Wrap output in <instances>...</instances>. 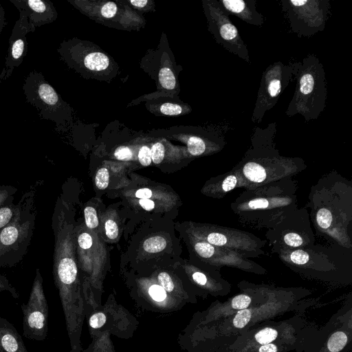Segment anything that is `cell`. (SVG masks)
Segmentation results:
<instances>
[{"label":"cell","mask_w":352,"mask_h":352,"mask_svg":"<svg viewBox=\"0 0 352 352\" xmlns=\"http://www.w3.org/2000/svg\"><path fill=\"white\" fill-rule=\"evenodd\" d=\"M309 200V217L316 230L351 249L348 232L352 219L351 183L337 173H329L312 186Z\"/></svg>","instance_id":"6da1fadb"},{"label":"cell","mask_w":352,"mask_h":352,"mask_svg":"<svg viewBox=\"0 0 352 352\" xmlns=\"http://www.w3.org/2000/svg\"><path fill=\"white\" fill-rule=\"evenodd\" d=\"M267 293L265 302L210 323L208 340L237 336L256 324L287 312L304 314L309 308L319 303L318 298H305L312 291L302 287L285 288L267 285Z\"/></svg>","instance_id":"7a4b0ae2"},{"label":"cell","mask_w":352,"mask_h":352,"mask_svg":"<svg viewBox=\"0 0 352 352\" xmlns=\"http://www.w3.org/2000/svg\"><path fill=\"white\" fill-rule=\"evenodd\" d=\"M276 133V122L254 129L250 148L235 166L243 180L244 188L292 178L307 168L302 158L280 154L274 142Z\"/></svg>","instance_id":"3957f363"},{"label":"cell","mask_w":352,"mask_h":352,"mask_svg":"<svg viewBox=\"0 0 352 352\" xmlns=\"http://www.w3.org/2000/svg\"><path fill=\"white\" fill-rule=\"evenodd\" d=\"M297 188L292 178L250 186L244 188L230 208L241 223L267 229L298 208Z\"/></svg>","instance_id":"277c9868"},{"label":"cell","mask_w":352,"mask_h":352,"mask_svg":"<svg viewBox=\"0 0 352 352\" xmlns=\"http://www.w3.org/2000/svg\"><path fill=\"white\" fill-rule=\"evenodd\" d=\"M351 249L338 243L329 246L315 245L305 249L280 251L276 254L292 271L301 276L331 285L352 283Z\"/></svg>","instance_id":"5b68a950"},{"label":"cell","mask_w":352,"mask_h":352,"mask_svg":"<svg viewBox=\"0 0 352 352\" xmlns=\"http://www.w3.org/2000/svg\"><path fill=\"white\" fill-rule=\"evenodd\" d=\"M41 181L26 191L17 204L12 221L0 230V267H12L28 252L35 228L36 193Z\"/></svg>","instance_id":"8992f818"},{"label":"cell","mask_w":352,"mask_h":352,"mask_svg":"<svg viewBox=\"0 0 352 352\" xmlns=\"http://www.w3.org/2000/svg\"><path fill=\"white\" fill-rule=\"evenodd\" d=\"M304 314H295L280 321L273 320L256 324L237 336L208 341L210 352H248L274 341L298 339V332L308 324Z\"/></svg>","instance_id":"52a82bcc"},{"label":"cell","mask_w":352,"mask_h":352,"mask_svg":"<svg viewBox=\"0 0 352 352\" xmlns=\"http://www.w3.org/2000/svg\"><path fill=\"white\" fill-rule=\"evenodd\" d=\"M296 78L298 83L287 108V116L300 114L305 121L316 120L324 111L327 99L324 69L314 55H308L299 62Z\"/></svg>","instance_id":"ba28073f"},{"label":"cell","mask_w":352,"mask_h":352,"mask_svg":"<svg viewBox=\"0 0 352 352\" xmlns=\"http://www.w3.org/2000/svg\"><path fill=\"white\" fill-rule=\"evenodd\" d=\"M296 352H351V295L322 327L308 323L298 332Z\"/></svg>","instance_id":"9c48e42d"},{"label":"cell","mask_w":352,"mask_h":352,"mask_svg":"<svg viewBox=\"0 0 352 352\" xmlns=\"http://www.w3.org/2000/svg\"><path fill=\"white\" fill-rule=\"evenodd\" d=\"M265 240L272 253L294 249H305L315 243L309 213L306 208H298L266 229Z\"/></svg>","instance_id":"30bf717a"},{"label":"cell","mask_w":352,"mask_h":352,"mask_svg":"<svg viewBox=\"0 0 352 352\" xmlns=\"http://www.w3.org/2000/svg\"><path fill=\"white\" fill-rule=\"evenodd\" d=\"M22 89L27 102L36 108L41 118L58 126L69 118V106L41 72H30L25 78Z\"/></svg>","instance_id":"8fae6325"},{"label":"cell","mask_w":352,"mask_h":352,"mask_svg":"<svg viewBox=\"0 0 352 352\" xmlns=\"http://www.w3.org/2000/svg\"><path fill=\"white\" fill-rule=\"evenodd\" d=\"M298 64L299 62L285 65L277 61L263 72L252 115L254 123H260L266 111L276 104L283 91L293 78H296Z\"/></svg>","instance_id":"7c38bea8"},{"label":"cell","mask_w":352,"mask_h":352,"mask_svg":"<svg viewBox=\"0 0 352 352\" xmlns=\"http://www.w3.org/2000/svg\"><path fill=\"white\" fill-rule=\"evenodd\" d=\"M283 11L291 29L309 36L322 31L329 18V0H282Z\"/></svg>","instance_id":"4fadbf2b"},{"label":"cell","mask_w":352,"mask_h":352,"mask_svg":"<svg viewBox=\"0 0 352 352\" xmlns=\"http://www.w3.org/2000/svg\"><path fill=\"white\" fill-rule=\"evenodd\" d=\"M208 243L227 248L245 258H255L265 254L267 241L253 233L234 228L210 225L199 234Z\"/></svg>","instance_id":"5bb4252c"},{"label":"cell","mask_w":352,"mask_h":352,"mask_svg":"<svg viewBox=\"0 0 352 352\" xmlns=\"http://www.w3.org/2000/svg\"><path fill=\"white\" fill-rule=\"evenodd\" d=\"M203 3L208 29L217 42L230 52L250 63L248 47L238 29L230 21V14L217 0L204 1Z\"/></svg>","instance_id":"9a60e30c"},{"label":"cell","mask_w":352,"mask_h":352,"mask_svg":"<svg viewBox=\"0 0 352 352\" xmlns=\"http://www.w3.org/2000/svg\"><path fill=\"white\" fill-rule=\"evenodd\" d=\"M23 313V336L32 340H43L47 331L48 307L38 268L33 282L29 300L21 306Z\"/></svg>","instance_id":"2e32d148"},{"label":"cell","mask_w":352,"mask_h":352,"mask_svg":"<svg viewBox=\"0 0 352 352\" xmlns=\"http://www.w3.org/2000/svg\"><path fill=\"white\" fill-rule=\"evenodd\" d=\"M197 255L208 265V270L219 271L222 267H233L245 272L257 275L267 273L265 268L234 251L215 246L204 240L197 241L194 244Z\"/></svg>","instance_id":"e0dca14e"},{"label":"cell","mask_w":352,"mask_h":352,"mask_svg":"<svg viewBox=\"0 0 352 352\" xmlns=\"http://www.w3.org/2000/svg\"><path fill=\"white\" fill-rule=\"evenodd\" d=\"M29 32H31L30 28L22 19L19 18L12 28L8 41L5 64L0 74V83L7 80L14 68L18 67L23 63L28 53L26 36Z\"/></svg>","instance_id":"ac0fdd59"},{"label":"cell","mask_w":352,"mask_h":352,"mask_svg":"<svg viewBox=\"0 0 352 352\" xmlns=\"http://www.w3.org/2000/svg\"><path fill=\"white\" fill-rule=\"evenodd\" d=\"M19 12L22 19L30 28L31 32L36 28L54 22L57 18L56 8L47 0H10Z\"/></svg>","instance_id":"d6986e66"},{"label":"cell","mask_w":352,"mask_h":352,"mask_svg":"<svg viewBox=\"0 0 352 352\" xmlns=\"http://www.w3.org/2000/svg\"><path fill=\"white\" fill-rule=\"evenodd\" d=\"M217 1L229 14H234L248 24L261 26L265 23L264 16L256 9L255 0Z\"/></svg>","instance_id":"ffe728a7"},{"label":"cell","mask_w":352,"mask_h":352,"mask_svg":"<svg viewBox=\"0 0 352 352\" xmlns=\"http://www.w3.org/2000/svg\"><path fill=\"white\" fill-rule=\"evenodd\" d=\"M236 188H244L245 184L234 166L232 170L212 179L210 183L209 190L211 195L220 199Z\"/></svg>","instance_id":"44dd1931"},{"label":"cell","mask_w":352,"mask_h":352,"mask_svg":"<svg viewBox=\"0 0 352 352\" xmlns=\"http://www.w3.org/2000/svg\"><path fill=\"white\" fill-rule=\"evenodd\" d=\"M0 351L28 352L17 331L2 318H0Z\"/></svg>","instance_id":"7402d4cb"},{"label":"cell","mask_w":352,"mask_h":352,"mask_svg":"<svg viewBox=\"0 0 352 352\" xmlns=\"http://www.w3.org/2000/svg\"><path fill=\"white\" fill-rule=\"evenodd\" d=\"M80 60L67 63V65L71 67L80 62L85 69L92 72L104 71L110 65L109 57L105 54L99 51L87 53L81 57Z\"/></svg>","instance_id":"603a6c76"},{"label":"cell","mask_w":352,"mask_h":352,"mask_svg":"<svg viewBox=\"0 0 352 352\" xmlns=\"http://www.w3.org/2000/svg\"><path fill=\"white\" fill-rule=\"evenodd\" d=\"M298 348V340L274 341L267 344L257 346L248 352H288Z\"/></svg>","instance_id":"cb8c5ba5"},{"label":"cell","mask_w":352,"mask_h":352,"mask_svg":"<svg viewBox=\"0 0 352 352\" xmlns=\"http://www.w3.org/2000/svg\"><path fill=\"white\" fill-rule=\"evenodd\" d=\"M96 12H92L93 13H96V16H99L102 19L105 20H111L118 16V13L120 12V9L118 7L117 4L112 1H102L97 3Z\"/></svg>","instance_id":"d4e9b609"},{"label":"cell","mask_w":352,"mask_h":352,"mask_svg":"<svg viewBox=\"0 0 352 352\" xmlns=\"http://www.w3.org/2000/svg\"><path fill=\"white\" fill-rule=\"evenodd\" d=\"M186 144L188 151L192 156L201 155L208 151V142L199 136H190Z\"/></svg>","instance_id":"484cf974"},{"label":"cell","mask_w":352,"mask_h":352,"mask_svg":"<svg viewBox=\"0 0 352 352\" xmlns=\"http://www.w3.org/2000/svg\"><path fill=\"white\" fill-rule=\"evenodd\" d=\"M158 79L161 86L166 89L172 90L176 86L175 75L168 67H162L160 70Z\"/></svg>","instance_id":"4316f807"},{"label":"cell","mask_w":352,"mask_h":352,"mask_svg":"<svg viewBox=\"0 0 352 352\" xmlns=\"http://www.w3.org/2000/svg\"><path fill=\"white\" fill-rule=\"evenodd\" d=\"M166 246V240L160 236L151 237L146 239L143 244L144 250L150 253L159 252L163 250Z\"/></svg>","instance_id":"83f0119b"},{"label":"cell","mask_w":352,"mask_h":352,"mask_svg":"<svg viewBox=\"0 0 352 352\" xmlns=\"http://www.w3.org/2000/svg\"><path fill=\"white\" fill-rule=\"evenodd\" d=\"M16 211L13 201L0 207V230L5 228L12 219Z\"/></svg>","instance_id":"f1b7e54d"},{"label":"cell","mask_w":352,"mask_h":352,"mask_svg":"<svg viewBox=\"0 0 352 352\" xmlns=\"http://www.w3.org/2000/svg\"><path fill=\"white\" fill-rule=\"evenodd\" d=\"M17 188L10 185H0V207L14 201Z\"/></svg>","instance_id":"f546056e"},{"label":"cell","mask_w":352,"mask_h":352,"mask_svg":"<svg viewBox=\"0 0 352 352\" xmlns=\"http://www.w3.org/2000/svg\"><path fill=\"white\" fill-rule=\"evenodd\" d=\"M109 173L106 168H100L96 175L95 183L100 190L105 189L109 185Z\"/></svg>","instance_id":"4dcf8cb0"},{"label":"cell","mask_w":352,"mask_h":352,"mask_svg":"<svg viewBox=\"0 0 352 352\" xmlns=\"http://www.w3.org/2000/svg\"><path fill=\"white\" fill-rule=\"evenodd\" d=\"M160 111L166 116H179L184 111V108L175 103L166 102L160 106Z\"/></svg>","instance_id":"1f68e13d"},{"label":"cell","mask_w":352,"mask_h":352,"mask_svg":"<svg viewBox=\"0 0 352 352\" xmlns=\"http://www.w3.org/2000/svg\"><path fill=\"white\" fill-rule=\"evenodd\" d=\"M85 223L89 228H96L98 226V219L96 210L91 206H87L84 210Z\"/></svg>","instance_id":"d6a6232c"},{"label":"cell","mask_w":352,"mask_h":352,"mask_svg":"<svg viewBox=\"0 0 352 352\" xmlns=\"http://www.w3.org/2000/svg\"><path fill=\"white\" fill-rule=\"evenodd\" d=\"M151 160L155 164L162 162L165 155L164 146L161 142H155L151 148Z\"/></svg>","instance_id":"836d02e7"},{"label":"cell","mask_w":352,"mask_h":352,"mask_svg":"<svg viewBox=\"0 0 352 352\" xmlns=\"http://www.w3.org/2000/svg\"><path fill=\"white\" fill-rule=\"evenodd\" d=\"M138 160L144 166H148L151 163V151L148 146H142L138 152Z\"/></svg>","instance_id":"e575fe53"},{"label":"cell","mask_w":352,"mask_h":352,"mask_svg":"<svg viewBox=\"0 0 352 352\" xmlns=\"http://www.w3.org/2000/svg\"><path fill=\"white\" fill-rule=\"evenodd\" d=\"M8 292L14 298H19V293L16 289L10 283L8 278L0 274V292Z\"/></svg>","instance_id":"d590c367"},{"label":"cell","mask_w":352,"mask_h":352,"mask_svg":"<svg viewBox=\"0 0 352 352\" xmlns=\"http://www.w3.org/2000/svg\"><path fill=\"white\" fill-rule=\"evenodd\" d=\"M158 280L161 285V287L167 292H172L174 289L173 282L166 272H161L158 275Z\"/></svg>","instance_id":"8d00e7d4"},{"label":"cell","mask_w":352,"mask_h":352,"mask_svg":"<svg viewBox=\"0 0 352 352\" xmlns=\"http://www.w3.org/2000/svg\"><path fill=\"white\" fill-rule=\"evenodd\" d=\"M148 292L152 298L158 302L164 300L166 297V291L157 285H152L149 288Z\"/></svg>","instance_id":"74e56055"},{"label":"cell","mask_w":352,"mask_h":352,"mask_svg":"<svg viewBox=\"0 0 352 352\" xmlns=\"http://www.w3.org/2000/svg\"><path fill=\"white\" fill-rule=\"evenodd\" d=\"M105 232L107 237L110 239H115L118 235V227L116 223L112 219H108L104 224Z\"/></svg>","instance_id":"f35d334b"},{"label":"cell","mask_w":352,"mask_h":352,"mask_svg":"<svg viewBox=\"0 0 352 352\" xmlns=\"http://www.w3.org/2000/svg\"><path fill=\"white\" fill-rule=\"evenodd\" d=\"M114 156L119 160H129L132 158L133 152L129 147L122 146L116 149Z\"/></svg>","instance_id":"ab89813d"},{"label":"cell","mask_w":352,"mask_h":352,"mask_svg":"<svg viewBox=\"0 0 352 352\" xmlns=\"http://www.w3.org/2000/svg\"><path fill=\"white\" fill-rule=\"evenodd\" d=\"M106 320V316L103 313H96L91 316L89 325L94 329H98L104 324Z\"/></svg>","instance_id":"60d3db41"},{"label":"cell","mask_w":352,"mask_h":352,"mask_svg":"<svg viewBox=\"0 0 352 352\" xmlns=\"http://www.w3.org/2000/svg\"><path fill=\"white\" fill-rule=\"evenodd\" d=\"M93 240L90 234L87 232L80 234L78 237V243L80 248L87 250L92 245Z\"/></svg>","instance_id":"b9f144b4"},{"label":"cell","mask_w":352,"mask_h":352,"mask_svg":"<svg viewBox=\"0 0 352 352\" xmlns=\"http://www.w3.org/2000/svg\"><path fill=\"white\" fill-rule=\"evenodd\" d=\"M152 196V191L148 188H140L135 192V197L140 199H149Z\"/></svg>","instance_id":"7bdbcfd3"},{"label":"cell","mask_w":352,"mask_h":352,"mask_svg":"<svg viewBox=\"0 0 352 352\" xmlns=\"http://www.w3.org/2000/svg\"><path fill=\"white\" fill-rule=\"evenodd\" d=\"M139 203L147 211H151L155 208V203L150 199H140Z\"/></svg>","instance_id":"ee69618b"},{"label":"cell","mask_w":352,"mask_h":352,"mask_svg":"<svg viewBox=\"0 0 352 352\" xmlns=\"http://www.w3.org/2000/svg\"><path fill=\"white\" fill-rule=\"evenodd\" d=\"M128 2L133 7L140 10L146 8L148 6V4L151 3L148 0H131L128 1Z\"/></svg>","instance_id":"f6af8a7d"},{"label":"cell","mask_w":352,"mask_h":352,"mask_svg":"<svg viewBox=\"0 0 352 352\" xmlns=\"http://www.w3.org/2000/svg\"><path fill=\"white\" fill-rule=\"evenodd\" d=\"M6 25V12L0 3V34Z\"/></svg>","instance_id":"bcb514c9"}]
</instances>
